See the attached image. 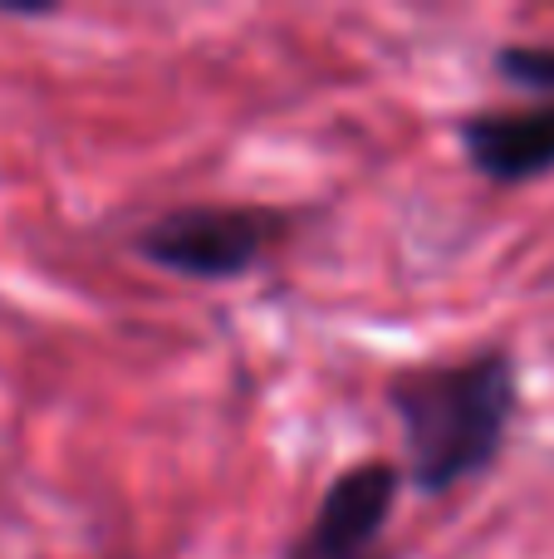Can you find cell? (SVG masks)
Returning <instances> with one entry per match:
<instances>
[{"label":"cell","mask_w":554,"mask_h":559,"mask_svg":"<svg viewBox=\"0 0 554 559\" xmlns=\"http://www.w3.org/2000/svg\"><path fill=\"white\" fill-rule=\"evenodd\" d=\"M402 491V466L353 462L324 486L310 525L290 540L285 559H393L383 535L393 525Z\"/></svg>","instance_id":"3957f363"},{"label":"cell","mask_w":554,"mask_h":559,"mask_svg":"<svg viewBox=\"0 0 554 559\" xmlns=\"http://www.w3.org/2000/svg\"><path fill=\"white\" fill-rule=\"evenodd\" d=\"M471 173L491 187H526L554 173V98L530 108H486L457 123Z\"/></svg>","instance_id":"277c9868"},{"label":"cell","mask_w":554,"mask_h":559,"mask_svg":"<svg viewBox=\"0 0 554 559\" xmlns=\"http://www.w3.org/2000/svg\"><path fill=\"white\" fill-rule=\"evenodd\" d=\"M388 407L402 423V481L422 496H442L506 452L520 407V368L506 348L412 368L393 378Z\"/></svg>","instance_id":"6da1fadb"},{"label":"cell","mask_w":554,"mask_h":559,"mask_svg":"<svg viewBox=\"0 0 554 559\" xmlns=\"http://www.w3.org/2000/svg\"><path fill=\"white\" fill-rule=\"evenodd\" d=\"M280 231L285 216L270 206H177L133 236V251L186 280H241L270 255Z\"/></svg>","instance_id":"7a4b0ae2"},{"label":"cell","mask_w":554,"mask_h":559,"mask_svg":"<svg viewBox=\"0 0 554 559\" xmlns=\"http://www.w3.org/2000/svg\"><path fill=\"white\" fill-rule=\"evenodd\" d=\"M496 74L516 88H535V94H554V45H506L496 49Z\"/></svg>","instance_id":"5b68a950"}]
</instances>
